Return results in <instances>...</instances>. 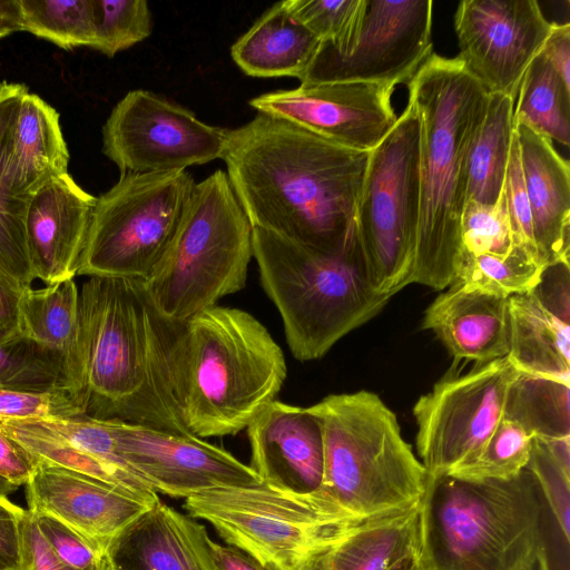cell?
Listing matches in <instances>:
<instances>
[{"mask_svg": "<svg viewBox=\"0 0 570 570\" xmlns=\"http://www.w3.org/2000/svg\"><path fill=\"white\" fill-rule=\"evenodd\" d=\"M421 121L406 108L370 151L356 209V230L371 283L393 296L407 285L420 217Z\"/></svg>", "mask_w": 570, "mask_h": 570, "instance_id": "30bf717a", "label": "cell"}, {"mask_svg": "<svg viewBox=\"0 0 570 570\" xmlns=\"http://www.w3.org/2000/svg\"><path fill=\"white\" fill-rule=\"evenodd\" d=\"M394 86L375 82L301 83L256 96L258 114L293 122L343 147L371 151L397 120L391 97Z\"/></svg>", "mask_w": 570, "mask_h": 570, "instance_id": "e0dca14e", "label": "cell"}, {"mask_svg": "<svg viewBox=\"0 0 570 570\" xmlns=\"http://www.w3.org/2000/svg\"><path fill=\"white\" fill-rule=\"evenodd\" d=\"M195 185L187 170L121 174L96 200L77 276L144 281L171 242Z\"/></svg>", "mask_w": 570, "mask_h": 570, "instance_id": "8fae6325", "label": "cell"}, {"mask_svg": "<svg viewBox=\"0 0 570 570\" xmlns=\"http://www.w3.org/2000/svg\"><path fill=\"white\" fill-rule=\"evenodd\" d=\"M253 257L287 345L303 362L324 356L392 297L374 289L357 230L343 249L324 253L253 228Z\"/></svg>", "mask_w": 570, "mask_h": 570, "instance_id": "5b68a950", "label": "cell"}, {"mask_svg": "<svg viewBox=\"0 0 570 570\" xmlns=\"http://www.w3.org/2000/svg\"><path fill=\"white\" fill-rule=\"evenodd\" d=\"M309 407L323 428L322 491L338 507L366 518L423 499L429 473L377 394H331Z\"/></svg>", "mask_w": 570, "mask_h": 570, "instance_id": "52a82bcc", "label": "cell"}, {"mask_svg": "<svg viewBox=\"0 0 570 570\" xmlns=\"http://www.w3.org/2000/svg\"><path fill=\"white\" fill-rule=\"evenodd\" d=\"M503 419L541 440L570 438V386L519 373L508 391Z\"/></svg>", "mask_w": 570, "mask_h": 570, "instance_id": "1f68e13d", "label": "cell"}, {"mask_svg": "<svg viewBox=\"0 0 570 570\" xmlns=\"http://www.w3.org/2000/svg\"><path fill=\"white\" fill-rule=\"evenodd\" d=\"M215 570H266L258 561L233 546H222L207 539Z\"/></svg>", "mask_w": 570, "mask_h": 570, "instance_id": "c3c4849f", "label": "cell"}, {"mask_svg": "<svg viewBox=\"0 0 570 570\" xmlns=\"http://www.w3.org/2000/svg\"><path fill=\"white\" fill-rule=\"evenodd\" d=\"M0 387L31 392L65 390L73 394L62 358L19 328L0 334Z\"/></svg>", "mask_w": 570, "mask_h": 570, "instance_id": "836d02e7", "label": "cell"}, {"mask_svg": "<svg viewBox=\"0 0 570 570\" xmlns=\"http://www.w3.org/2000/svg\"><path fill=\"white\" fill-rule=\"evenodd\" d=\"M422 500L372 518L328 548L309 570H386L423 541Z\"/></svg>", "mask_w": 570, "mask_h": 570, "instance_id": "83f0119b", "label": "cell"}, {"mask_svg": "<svg viewBox=\"0 0 570 570\" xmlns=\"http://www.w3.org/2000/svg\"><path fill=\"white\" fill-rule=\"evenodd\" d=\"M527 470L533 475L538 488L552 511L566 543L570 539V471L551 454L544 442L532 439Z\"/></svg>", "mask_w": 570, "mask_h": 570, "instance_id": "b9f144b4", "label": "cell"}, {"mask_svg": "<svg viewBox=\"0 0 570 570\" xmlns=\"http://www.w3.org/2000/svg\"><path fill=\"white\" fill-rule=\"evenodd\" d=\"M79 299L86 415L187 433L170 382L174 323L156 314L141 281L89 276Z\"/></svg>", "mask_w": 570, "mask_h": 570, "instance_id": "7a4b0ae2", "label": "cell"}, {"mask_svg": "<svg viewBox=\"0 0 570 570\" xmlns=\"http://www.w3.org/2000/svg\"><path fill=\"white\" fill-rule=\"evenodd\" d=\"M31 513L42 538L65 564L75 570L112 568L102 547L50 515Z\"/></svg>", "mask_w": 570, "mask_h": 570, "instance_id": "60d3db41", "label": "cell"}, {"mask_svg": "<svg viewBox=\"0 0 570 570\" xmlns=\"http://www.w3.org/2000/svg\"><path fill=\"white\" fill-rule=\"evenodd\" d=\"M519 373L504 356L446 375L419 397L413 406L416 450L430 478L446 475L482 449L503 417Z\"/></svg>", "mask_w": 570, "mask_h": 570, "instance_id": "7c38bea8", "label": "cell"}, {"mask_svg": "<svg viewBox=\"0 0 570 570\" xmlns=\"http://www.w3.org/2000/svg\"><path fill=\"white\" fill-rule=\"evenodd\" d=\"M513 121L566 147L570 142V87L541 52L528 66L514 100Z\"/></svg>", "mask_w": 570, "mask_h": 570, "instance_id": "4dcf8cb0", "label": "cell"}, {"mask_svg": "<svg viewBox=\"0 0 570 570\" xmlns=\"http://www.w3.org/2000/svg\"><path fill=\"white\" fill-rule=\"evenodd\" d=\"M0 22L13 32L22 31L19 0H0Z\"/></svg>", "mask_w": 570, "mask_h": 570, "instance_id": "816d5d0a", "label": "cell"}, {"mask_svg": "<svg viewBox=\"0 0 570 570\" xmlns=\"http://www.w3.org/2000/svg\"><path fill=\"white\" fill-rule=\"evenodd\" d=\"M432 0H366L352 46L320 47L301 83L407 82L432 55Z\"/></svg>", "mask_w": 570, "mask_h": 570, "instance_id": "5bb4252c", "label": "cell"}, {"mask_svg": "<svg viewBox=\"0 0 570 570\" xmlns=\"http://www.w3.org/2000/svg\"><path fill=\"white\" fill-rule=\"evenodd\" d=\"M320 43L282 1L271 7L233 45L230 55L248 76L295 77L301 80Z\"/></svg>", "mask_w": 570, "mask_h": 570, "instance_id": "4316f807", "label": "cell"}, {"mask_svg": "<svg viewBox=\"0 0 570 570\" xmlns=\"http://www.w3.org/2000/svg\"><path fill=\"white\" fill-rule=\"evenodd\" d=\"M425 309L422 328L432 331L455 358L488 363L509 353V302L463 288L446 287Z\"/></svg>", "mask_w": 570, "mask_h": 570, "instance_id": "cb8c5ba5", "label": "cell"}, {"mask_svg": "<svg viewBox=\"0 0 570 570\" xmlns=\"http://www.w3.org/2000/svg\"><path fill=\"white\" fill-rule=\"evenodd\" d=\"M28 509L50 515L105 550L150 504L85 474L35 460L26 482Z\"/></svg>", "mask_w": 570, "mask_h": 570, "instance_id": "d6986e66", "label": "cell"}, {"mask_svg": "<svg viewBox=\"0 0 570 570\" xmlns=\"http://www.w3.org/2000/svg\"><path fill=\"white\" fill-rule=\"evenodd\" d=\"M249 466L263 484L293 494L322 490L324 440L308 407L272 401L247 425Z\"/></svg>", "mask_w": 570, "mask_h": 570, "instance_id": "ac0fdd59", "label": "cell"}, {"mask_svg": "<svg viewBox=\"0 0 570 570\" xmlns=\"http://www.w3.org/2000/svg\"><path fill=\"white\" fill-rule=\"evenodd\" d=\"M514 98L489 95L484 118L468 156L466 202L494 206L504 186L514 131Z\"/></svg>", "mask_w": 570, "mask_h": 570, "instance_id": "f546056e", "label": "cell"}, {"mask_svg": "<svg viewBox=\"0 0 570 570\" xmlns=\"http://www.w3.org/2000/svg\"><path fill=\"white\" fill-rule=\"evenodd\" d=\"M282 348L252 314L214 306L174 323L170 382L183 429L197 438L235 435L282 389Z\"/></svg>", "mask_w": 570, "mask_h": 570, "instance_id": "277c9868", "label": "cell"}, {"mask_svg": "<svg viewBox=\"0 0 570 570\" xmlns=\"http://www.w3.org/2000/svg\"><path fill=\"white\" fill-rule=\"evenodd\" d=\"M538 485L524 469L509 480L429 478L424 542L434 570H534L542 552Z\"/></svg>", "mask_w": 570, "mask_h": 570, "instance_id": "8992f818", "label": "cell"}, {"mask_svg": "<svg viewBox=\"0 0 570 570\" xmlns=\"http://www.w3.org/2000/svg\"><path fill=\"white\" fill-rule=\"evenodd\" d=\"M570 87V24L553 22L552 29L540 51Z\"/></svg>", "mask_w": 570, "mask_h": 570, "instance_id": "7dc6e473", "label": "cell"}, {"mask_svg": "<svg viewBox=\"0 0 570 570\" xmlns=\"http://www.w3.org/2000/svg\"><path fill=\"white\" fill-rule=\"evenodd\" d=\"M368 156L257 112L227 129L222 159L253 228L334 253L356 235Z\"/></svg>", "mask_w": 570, "mask_h": 570, "instance_id": "6da1fadb", "label": "cell"}, {"mask_svg": "<svg viewBox=\"0 0 570 570\" xmlns=\"http://www.w3.org/2000/svg\"><path fill=\"white\" fill-rule=\"evenodd\" d=\"M503 194L510 220L513 245L527 248L538 258L532 235L530 205L523 180L519 146L514 131L504 179Z\"/></svg>", "mask_w": 570, "mask_h": 570, "instance_id": "7bdbcfd3", "label": "cell"}, {"mask_svg": "<svg viewBox=\"0 0 570 570\" xmlns=\"http://www.w3.org/2000/svg\"><path fill=\"white\" fill-rule=\"evenodd\" d=\"M227 129L151 91L136 89L112 108L102 127V153L121 174L186 170L222 159Z\"/></svg>", "mask_w": 570, "mask_h": 570, "instance_id": "4fadbf2b", "label": "cell"}, {"mask_svg": "<svg viewBox=\"0 0 570 570\" xmlns=\"http://www.w3.org/2000/svg\"><path fill=\"white\" fill-rule=\"evenodd\" d=\"M18 328L62 358L69 387L87 411L79 287L75 278L41 288L23 287L18 302Z\"/></svg>", "mask_w": 570, "mask_h": 570, "instance_id": "d4e9b609", "label": "cell"}, {"mask_svg": "<svg viewBox=\"0 0 570 570\" xmlns=\"http://www.w3.org/2000/svg\"><path fill=\"white\" fill-rule=\"evenodd\" d=\"M11 33H13V31L10 28H8L6 24L0 22V39L4 38L7 36H10Z\"/></svg>", "mask_w": 570, "mask_h": 570, "instance_id": "db71d44e", "label": "cell"}, {"mask_svg": "<svg viewBox=\"0 0 570 570\" xmlns=\"http://www.w3.org/2000/svg\"><path fill=\"white\" fill-rule=\"evenodd\" d=\"M509 302V353L520 372L570 386V289L552 282Z\"/></svg>", "mask_w": 570, "mask_h": 570, "instance_id": "44dd1931", "label": "cell"}, {"mask_svg": "<svg viewBox=\"0 0 570 570\" xmlns=\"http://www.w3.org/2000/svg\"><path fill=\"white\" fill-rule=\"evenodd\" d=\"M292 16L322 43L343 52L354 42L366 0H286Z\"/></svg>", "mask_w": 570, "mask_h": 570, "instance_id": "8d00e7d4", "label": "cell"}, {"mask_svg": "<svg viewBox=\"0 0 570 570\" xmlns=\"http://www.w3.org/2000/svg\"><path fill=\"white\" fill-rule=\"evenodd\" d=\"M26 510L0 495V570H23Z\"/></svg>", "mask_w": 570, "mask_h": 570, "instance_id": "ee69618b", "label": "cell"}, {"mask_svg": "<svg viewBox=\"0 0 570 570\" xmlns=\"http://www.w3.org/2000/svg\"><path fill=\"white\" fill-rule=\"evenodd\" d=\"M22 541L23 570H75L52 552L42 538L33 514L28 510H26L23 520Z\"/></svg>", "mask_w": 570, "mask_h": 570, "instance_id": "f6af8a7d", "label": "cell"}, {"mask_svg": "<svg viewBox=\"0 0 570 570\" xmlns=\"http://www.w3.org/2000/svg\"><path fill=\"white\" fill-rule=\"evenodd\" d=\"M543 269L538 258L519 245H512L504 256L462 250L454 282L468 291L509 298L532 291Z\"/></svg>", "mask_w": 570, "mask_h": 570, "instance_id": "d6a6232c", "label": "cell"}, {"mask_svg": "<svg viewBox=\"0 0 570 570\" xmlns=\"http://www.w3.org/2000/svg\"><path fill=\"white\" fill-rule=\"evenodd\" d=\"M552 26L535 0H463L454 14L456 58L488 95L515 99Z\"/></svg>", "mask_w": 570, "mask_h": 570, "instance_id": "9a60e30c", "label": "cell"}, {"mask_svg": "<svg viewBox=\"0 0 570 570\" xmlns=\"http://www.w3.org/2000/svg\"><path fill=\"white\" fill-rule=\"evenodd\" d=\"M421 121L420 217L407 285L442 291L462 256L468 156L489 95L455 58L432 53L406 82Z\"/></svg>", "mask_w": 570, "mask_h": 570, "instance_id": "3957f363", "label": "cell"}, {"mask_svg": "<svg viewBox=\"0 0 570 570\" xmlns=\"http://www.w3.org/2000/svg\"><path fill=\"white\" fill-rule=\"evenodd\" d=\"M253 257V226L218 169L196 183L166 252L141 281L153 309L180 323L240 291Z\"/></svg>", "mask_w": 570, "mask_h": 570, "instance_id": "ba28073f", "label": "cell"}, {"mask_svg": "<svg viewBox=\"0 0 570 570\" xmlns=\"http://www.w3.org/2000/svg\"><path fill=\"white\" fill-rule=\"evenodd\" d=\"M35 466L32 456L9 435L0 431V475L20 487Z\"/></svg>", "mask_w": 570, "mask_h": 570, "instance_id": "bcb514c9", "label": "cell"}, {"mask_svg": "<svg viewBox=\"0 0 570 570\" xmlns=\"http://www.w3.org/2000/svg\"><path fill=\"white\" fill-rule=\"evenodd\" d=\"M96 43L107 57L145 40L153 32V17L145 0H94Z\"/></svg>", "mask_w": 570, "mask_h": 570, "instance_id": "74e56055", "label": "cell"}, {"mask_svg": "<svg viewBox=\"0 0 570 570\" xmlns=\"http://www.w3.org/2000/svg\"><path fill=\"white\" fill-rule=\"evenodd\" d=\"M462 250L472 255H507L512 248L510 220L502 191L494 206L466 202L461 219Z\"/></svg>", "mask_w": 570, "mask_h": 570, "instance_id": "f35d334b", "label": "cell"}, {"mask_svg": "<svg viewBox=\"0 0 570 570\" xmlns=\"http://www.w3.org/2000/svg\"><path fill=\"white\" fill-rule=\"evenodd\" d=\"M22 288L0 272V334L18 328V302Z\"/></svg>", "mask_w": 570, "mask_h": 570, "instance_id": "681fc988", "label": "cell"}, {"mask_svg": "<svg viewBox=\"0 0 570 570\" xmlns=\"http://www.w3.org/2000/svg\"><path fill=\"white\" fill-rule=\"evenodd\" d=\"M520 163L529 199L532 235L542 266L569 262L570 168L552 141L514 121Z\"/></svg>", "mask_w": 570, "mask_h": 570, "instance_id": "603a6c76", "label": "cell"}, {"mask_svg": "<svg viewBox=\"0 0 570 570\" xmlns=\"http://www.w3.org/2000/svg\"><path fill=\"white\" fill-rule=\"evenodd\" d=\"M130 470L156 493L188 498L217 488L262 483L249 465L191 434L105 420Z\"/></svg>", "mask_w": 570, "mask_h": 570, "instance_id": "2e32d148", "label": "cell"}, {"mask_svg": "<svg viewBox=\"0 0 570 570\" xmlns=\"http://www.w3.org/2000/svg\"><path fill=\"white\" fill-rule=\"evenodd\" d=\"M424 528V527H423ZM386 570H434L428 549L421 544L393 562Z\"/></svg>", "mask_w": 570, "mask_h": 570, "instance_id": "f907efd6", "label": "cell"}, {"mask_svg": "<svg viewBox=\"0 0 570 570\" xmlns=\"http://www.w3.org/2000/svg\"><path fill=\"white\" fill-rule=\"evenodd\" d=\"M27 91L22 83L0 82V272L22 287L31 286L35 281L26 240L29 199L12 194L9 160L12 129Z\"/></svg>", "mask_w": 570, "mask_h": 570, "instance_id": "f1b7e54d", "label": "cell"}, {"mask_svg": "<svg viewBox=\"0 0 570 570\" xmlns=\"http://www.w3.org/2000/svg\"><path fill=\"white\" fill-rule=\"evenodd\" d=\"M21 28L59 48L71 50L96 43L94 0H19Z\"/></svg>", "mask_w": 570, "mask_h": 570, "instance_id": "e575fe53", "label": "cell"}, {"mask_svg": "<svg viewBox=\"0 0 570 570\" xmlns=\"http://www.w3.org/2000/svg\"><path fill=\"white\" fill-rule=\"evenodd\" d=\"M184 508L266 570H309L328 548L376 517H355L322 490L293 494L265 484L206 490L186 498Z\"/></svg>", "mask_w": 570, "mask_h": 570, "instance_id": "9c48e42d", "label": "cell"}, {"mask_svg": "<svg viewBox=\"0 0 570 570\" xmlns=\"http://www.w3.org/2000/svg\"><path fill=\"white\" fill-rule=\"evenodd\" d=\"M532 439L520 424L502 417L482 449L446 475L469 481L512 479L527 469Z\"/></svg>", "mask_w": 570, "mask_h": 570, "instance_id": "d590c367", "label": "cell"}, {"mask_svg": "<svg viewBox=\"0 0 570 570\" xmlns=\"http://www.w3.org/2000/svg\"><path fill=\"white\" fill-rule=\"evenodd\" d=\"M19 487L11 483L9 480L0 475V495L8 497L10 493L14 492Z\"/></svg>", "mask_w": 570, "mask_h": 570, "instance_id": "f5cc1de1", "label": "cell"}, {"mask_svg": "<svg viewBox=\"0 0 570 570\" xmlns=\"http://www.w3.org/2000/svg\"><path fill=\"white\" fill-rule=\"evenodd\" d=\"M208 533L161 501L127 524L107 546L114 570H215Z\"/></svg>", "mask_w": 570, "mask_h": 570, "instance_id": "7402d4cb", "label": "cell"}, {"mask_svg": "<svg viewBox=\"0 0 570 570\" xmlns=\"http://www.w3.org/2000/svg\"><path fill=\"white\" fill-rule=\"evenodd\" d=\"M68 161L59 114L28 90L20 101L12 129L9 160L12 194L30 199L46 183L67 174Z\"/></svg>", "mask_w": 570, "mask_h": 570, "instance_id": "484cf974", "label": "cell"}, {"mask_svg": "<svg viewBox=\"0 0 570 570\" xmlns=\"http://www.w3.org/2000/svg\"><path fill=\"white\" fill-rule=\"evenodd\" d=\"M85 404L68 391L31 392L0 387V423L72 419Z\"/></svg>", "mask_w": 570, "mask_h": 570, "instance_id": "ab89813d", "label": "cell"}, {"mask_svg": "<svg viewBox=\"0 0 570 570\" xmlns=\"http://www.w3.org/2000/svg\"><path fill=\"white\" fill-rule=\"evenodd\" d=\"M96 200L68 173L31 196L26 240L33 279L52 285L77 276Z\"/></svg>", "mask_w": 570, "mask_h": 570, "instance_id": "ffe728a7", "label": "cell"}]
</instances>
